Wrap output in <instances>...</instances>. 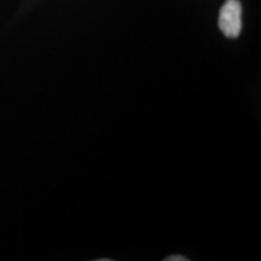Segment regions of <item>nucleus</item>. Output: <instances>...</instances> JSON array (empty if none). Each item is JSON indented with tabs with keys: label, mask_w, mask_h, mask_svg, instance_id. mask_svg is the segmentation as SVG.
<instances>
[{
	"label": "nucleus",
	"mask_w": 261,
	"mask_h": 261,
	"mask_svg": "<svg viewBox=\"0 0 261 261\" xmlns=\"http://www.w3.org/2000/svg\"><path fill=\"white\" fill-rule=\"evenodd\" d=\"M187 257H182V256H178V255H173V256H168L166 261H187Z\"/></svg>",
	"instance_id": "f03ea898"
},
{
	"label": "nucleus",
	"mask_w": 261,
	"mask_h": 261,
	"mask_svg": "<svg viewBox=\"0 0 261 261\" xmlns=\"http://www.w3.org/2000/svg\"><path fill=\"white\" fill-rule=\"evenodd\" d=\"M219 28L225 37L234 39L242 29V5L238 0H226L219 15Z\"/></svg>",
	"instance_id": "f257e3e1"
}]
</instances>
